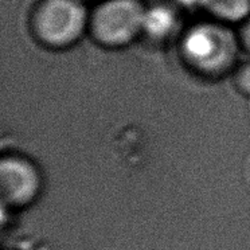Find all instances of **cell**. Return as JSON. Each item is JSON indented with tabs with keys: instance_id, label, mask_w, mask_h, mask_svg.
Here are the masks:
<instances>
[{
	"instance_id": "obj_1",
	"label": "cell",
	"mask_w": 250,
	"mask_h": 250,
	"mask_svg": "<svg viewBox=\"0 0 250 250\" xmlns=\"http://www.w3.org/2000/svg\"><path fill=\"white\" fill-rule=\"evenodd\" d=\"M143 17L144 11L135 0H112L96 14L94 30L104 42L123 44L143 28Z\"/></svg>"
},
{
	"instance_id": "obj_2",
	"label": "cell",
	"mask_w": 250,
	"mask_h": 250,
	"mask_svg": "<svg viewBox=\"0 0 250 250\" xmlns=\"http://www.w3.org/2000/svg\"><path fill=\"white\" fill-rule=\"evenodd\" d=\"M186 55L207 70L226 66L233 58L234 41L229 31L214 26H198L186 35Z\"/></svg>"
},
{
	"instance_id": "obj_3",
	"label": "cell",
	"mask_w": 250,
	"mask_h": 250,
	"mask_svg": "<svg viewBox=\"0 0 250 250\" xmlns=\"http://www.w3.org/2000/svg\"><path fill=\"white\" fill-rule=\"evenodd\" d=\"M85 26V10L74 0H49L39 12L38 28L51 44L76 41Z\"/></svg>"
},
{
	"instance_id": "obj_4",
	"label": "cell",
	"mask_w": 250,
	"mask_h": 250,
	"mask_svg": "<svg viewBox=\"0 0 250 250\" xmlns=\"http://www.w3.org/2000/svg\"><path fill=\"white\" fill-rule=\"evenodd\" d=\"M42 187L38 169L26 159L8 156L0 163V195L3 205L23 207L35 201Z\"/></svg>"
},
{
	"instance_id": "obj_5",
	"label": "cell",
	"mask_w": 250,
	"mask_h": 250,
	"mask_svg": "<svg viewBox=\"0 0 250 250\" xmlns=\"http://www.w3.org/2000/svg\"><path fill=\"white\" fill-rule=\"evenodd\" d=\"M175 26V17L171 10L166 7H155L149 11L144 12L143 28L152 37H166L172 31Z\"/></svg>"
},
{
	"instance_id": "obj_6",
	"label": "cell",
	"mask_w": 250,
	"mask_h": 250,
	"mask_svg": "<svg viewBox=\"0 0 250 250\" xmlns=\"http://www.w3.org/2000/svg\"><path fill=\"white\" fill-rule=\"evenodd\" d=\"M207 6L219 17L238 21L249 14L250 0H208Z\"/></svg>"
},
{
	"instance_id": "obj_7",
	"label": "cell",
	"mask_w": 250,
	"mask_h": 250,
	"mask_svg": "<svg viewBox=\"0 0 250 250\" xmlns=\"http://www.w3.org/2000/svg\"><path fill=\"white\" fill-rule=\"evenodd\" d=\"M241 83H242L245 90L250 93V67L245 69V71L242 73V76H241Z\"/></svg>"
},
{
	"instance_id": "obj_8",
	"label": "cell",
	"mask_w": 250,
	"mask_h": 250,
	"mask_svg": "<svg viewBox=\"0 0 250 250\" xmlns=\"http://www.w3.org/2000/svg\"><path fill=\"white\" fill-rule=\"evenodd\" d=\"M180 3H183L186 6H202V4H207L208 0H178Z\"/></svg>"
},
{
	"instance_id": "obj_9",
	"label": "cell",
	"mask_w": 250,
	"mask_h": 250,
	"mask_svg": "<svg viewBox=\"0 0 250 250\" xmlns=\"http://www.w3.org/2000/svg\"><path fill=\"white\" fill-rule=\"evenodd\" d=\"M245 41H246V43L250 46V23L248 24L246 30H245Z\"/></svg>"
}]
</instances>
